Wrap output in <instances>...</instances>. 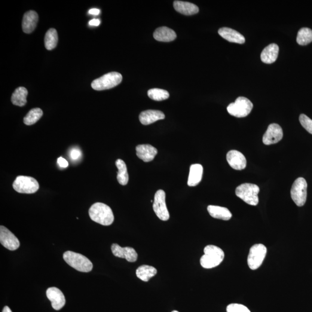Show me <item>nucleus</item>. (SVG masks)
Here are the masks:
<instances>
[{
	"label": "nucleus",
	"instance_id": "19",
	"mask_svg": "<svg viewBox=\"0 0 312 312\" xmlns=\"http://www.w3.org/2000/svg\"><path fill=\"white\" fill-rule=\"evenodd\" d=\"M38 21V15L36 12L30 11L24 15L22 21L23 32L27 34L32 33L35 30Z\"/></svg>",
	"mask_w": 312,
	"mask_h": 312
},
{
	"label": "nucleus",
	"instance_id": "31",
	"mask_svg": "<svg viewBox=\"0 0 312 312\" xmlns=\"http://www.w3.org/2000/svg\"><path fill=\"white\" fill-rule=\"evenodd\" d=\"M148 95L150 99L158 101V102L167 100L170 97V94L167 90L160 89V88L150 89L148 91Z\"/></svg>",
	"mask_w": 312,
	"mask_h": 312
},
{
	"label": "nucleus",
	"instance_id": "5",
	"mask_svg": "<svg viewBox=\"0 0 312 312\" xmlns=\"http://www.w3.org/2000/svg\"><path fill=\"white\" fill-rule=\"evenodd\" d=\"M122 79L123 77L120 73L109 72L102 77L95 79L91 83V87L94 90L97 91L110 89L120 84Z\"/></svg>",
	"mask_w": 312,
	"mask_h": 312
},
{
	"label": "nucleus",
	"instance_id": "29",
	"mask_svg": "<svg viewBox=\"0 0 312 312\" xmlns=\"http://www.w3.org/2000/svg\"><path fill=\"white\" fill-rule=\"evenodd\" d=\"M296 42L300 45L304 46L312 42V30L304 27L299 30L296 37Z\"/></svg>",
	"mask_w": 312,
	"mask_h": 312
},
{
	"label": "nucleus",
	"instance_id": "26",
	"mask_svg": "<svg viewBox=\"0 0 312 312\" xmlns=\"http://www.w3.org/2000/svg\"><path fill=\"white\" fill-rule=\"evenodd\" d=\"M28 91L25 87H19L17 88L12 94L11 102L15 105L23 106L27 103V96Z\"/></svg>",
	"mask_w": 312,
	"mask_h": 312
},
{
	"label": "nucleus",
	"instance_id": "14",
	"mask_svg": "<svg viewBox=\"0 0 312 312\" xmlns=\"http://www.w3.org/2000/svg\"><path fill=\"white\" fill-rule=\"evenodd\" d=\"M47 296L52 303L54 310L59 311L66 304V298L63 293L57 287H50L47 290Z\"/></svg>",
	"mask_w": 312,
	"mask_h": 312
},
{
	"label": "nucleus",
	"instance_id": "13",
	"mask_svg": "<svg viewBox=\"0 0 312 312\" xmlns=\"http://www.w3.org/2000/svg\"><path fill=\"white\" fill-rule=\"evenodd\" d=\"M113 255L119 258L125 259L128 262H136L138 254L135 249L130 247H122L118 244H113L111 246Z\"/></svg>",
	"mask_w": 312,
	"mask_h": 312
},
{
	"label": "nucleus",
	"instance_id": "23",
	"mask_svg": "<svg viewBox=\"0 0 312 312\" xmlns=\"http://www.w3.org/2000/svg\"><path fill=\"white\" fill-rule=\"evenodd\" d=\"M175 10L185 15H192L198 13L199 8L196 5L188 2L175 1L173 2Z\"/></svg>",
	"mask_w": 312,
	"mask_h": 312
},
{
	"label": "nucleus",
	"instance_id": "33",
	"mask_svg": "<svg viewBox=\"0 0 312 312\" xmlns=\"http://www.w3.org/2000/svg\"><path fill=\"white\" fill-rule=\"evenodd\" d=\"M227 312H250L249 309L241 304H231L227 307Z\"/></svg>",
	"mask_w": 312,
	"mask_h": 312
},
{
	"label": "nucleus",
	"instance_id": "12",
	"mask_svg": "<svg viewBox=\"0 0 312 312\" xmlns=\"http://www.w3.org/2000/svg\"><path fill=\"white\" fill-rule=\"evenodd\" d=\"M283 136L282 128L280 125L276 123L271 124L262 137V142L266 145L275 144L279 142Z\"/></svg>",
	"mask_w": 312,
	"mask_h": 312
},
{
	"label": "nucleus",
	"instance_id": "3",
	"mask_svg": "<svg viewBox=\"0 0 312 312\" xmlns=\"http://www.w3.org/2000/svg\"><path fill=\"white\" fill-rule=\"evenodd\" d=\"M63 259L67 264L78 271L89 272L92 270V263L81 254L67 251L64 253Z\"/></svg>",
	"mask_w": 312,
	"mask_h": 312
},
{
	"label": "nucleus",
	"instance_id": "17",
	"mask_svg": "<svg viewBox=\"0 0 312 312\" xmlns=\"http://www.w3.org/2000/svg\"><path fill=\"white\" fill-rule=\"evenodd\" d=\"M166 116L163 112L157 110H147L140 113L139 119L140 123L143 125H149L155 122L165 119Z\"/></svg>",
	"mask_w": 312,
	"mask_h": 312
},
{
	"label": "nucleus",
	"instance_id": "35",
	"mask_svg": "<svg viewBox=\"0 0 312 312\" xmlns=\"http://www.w3.org/2000/svg\"><path fill=\"white\" fill-rule=\"evenodd\" d=\"M57 163L59 164V166L62 168H67L69 166L68 161L62 157H60L57 159Z\"/></svg>",
	"mask_w": 312,
	"mask_h": 312
},
{
	"label": "nucleus",
	"instance_id": "28",
	"mask_svg": "<svg viewBox=\"0 0 312 312\" xmlns=\"http://www.w3.org/2000/svg\"><path fill=\"white\" fill-rule=\"evenodd\" d=\"M58 42V35L56 29H51L46 33L45 46L47 50L51 51L56 47Z\"/></svg>",
	"mask_w": 312,
	"mask_h": 312
},
{
	"label": "nucleus",
	"instance_id": "18",
	"mask_svg": "<svg viewBox=\"0 0 312 312\" xmlns=\"http://www.w3.org/2000/svg\"><path fill=\"white\" fill-rule=\"evenodd\" d=\"M218 33L222 38L229 42L240 44H243L245 42V38L244 36L236 30L228 28V27H223L219 30Z\"/></svg>",
	"mask_w": 312,
	"mask_h": 312
},
{
	"label": "nucleus",
	"instance_id": "16",
	"mask_svg": "<svg viewBox=\"0 0 312 312\" xmlns=\"http://www.w3.org/2000/svg\"><path fill=\"white\" fill-rule=\"evenodd\" d=\"M157 153V149L151 145H139L136 147L138 157L146 163L154 160Z\"/></svg>",
	"mask_w": 312,
	"mask_h": 312
},
{
	"label": "nucleus",
	"instance_id": "30",
	"mask_svg": "<svg viewBox=\"0 0 312 312\" xmlns=\"http://www.w3.org/2000/svg\"><path fill=\"white\" fill-rule=\"evenodd\" d=\"M43 112L40 108H34L29 112L24 118V123L27 125L35 124L40 119Z\"/></svg>",
	"mask_w": 312,
	"mask_h": 312
},
{
	"label": "nucleus",
	"instance_id": "7",
	"mask_svg": "<svg viewBox=\"0 0 312 312\" xmlns=\"http://www.w3.org/2000/svg\"><path fill=\"white\" fill-rule=\"evenodd\" d=\"M13 188L19 193L33 194L38 191L39 185L32 177L19 176L13 183Z\"/></svg>",
	"mask_w": 312,
	"mask_h": 312
},
{
	"label": "nucleus",
	"instance_id": "9",
	"mask_svg": "<svg viewBox=\"0 0 312 312\" xmlns=\"http://www.w3.org/2000/svg\"><path fill=\"white\" fill-rule=\"evenodd\" d=\"M267 252V247L262 244H256L251 247L247 258V264L251 270H256L261 265Z\"/></svg>",
	"mask_w": 312,
	"mask_h": 312
},
{
	"label": "nucleus",
	"instance_id": "21",
	"mask_svg": "<svg viewBox=\"0 0 312 312\" xmlns=\"http://www.w3.org/2000/svg\"><path fill=\"white\" fill-rule=\"evenodd\" d=\"M279 48L277 44H271L264 49L261 54V60L263 63L272 64L277 59Z\"/></svg>",
	"mask_w": 312,
	"mask_h": 312
},
{
	"label": "nucleus",
	"instance_id": "10",
	"mask_svg": "<svg viewBox=\"0 0 312 312\" xmlns=\"http://www.w3.org/2000/svg\"><path fill=\"white\" fill-rule=\"evenodd\" d=\"M166 196V192L163 190H159L156 192L153 204L156 215L163 221H167L170 218L167 207Z\"/></svg>",
	"mask_w": 312,
	"mask_h": 312
},
{
	"label": "nucleus",
	"instance_id": "32",
	"mask_svg": "<svg viewBox=\"0 0 312 312\" xmlns=\"http://www.w3.org/2000/svg\"><path fill=\"white\" fill-rule=\"evenodd\" d=\"M299 121L302 127L305 128L308 133L312 134V120L310 118L308 117L305 114H301L299 116Z\"/></svg>",
	"mask_w": 312,
	"mask_h": 312
},
{
	"label": "nucleus",
	"instance_id": "27",
	"mask_svg": "<svg viewBox=\"0 0 312 312\" xmlns=\"http://www.w3.org/2000/svg\"><path fill=\"white\" fill-rule=\"evenodd\" d=\"M115 164L118 170L117 175L118 182L121 185L125 186L127 185L129 177H128L126 164L121 159H118V160H116Z\"/></svg>",
	"mask_w": 312,
	"mask_h": 312
},
{
	"label": "nucleus",
	"instance_id": "2",
	"mask_svg": "<svg viewBox=\"0 0 312 312\" xmlns=\"http://www.w3.org/2000/svg\"><path fill=\"white\" fill-rule=\"evenodd\" d=\"M204 252V255L200 259V264L204 268H215L221 264L225 258V253L223 250L212 244L205 247Z\"/></svg>",
	"mask_w": 312,
	"mask_h": 312
},
{
	"label": "nucleus",
	"instance_id": "4",
	"mask_svg": "<svg viewBox=\"0 0 312 312\" xmlns=\"http://www.w3.org/2000/svg\"><path fill=\"white\" fill-rule=\"evenodd\" d=\"M259 186L252 183H243L235 190V194L238 197L253 206H256L259 204Z\"/></svg>",
	"mask_w": 312,
	"mask_h": 312
},
{
	"label": "nucleus",
	"instance_id": "22",
	"mask_svg": "<svg viewBox=\"0 0 312 312\" xmlns=\"http://www.w3.org/2000/svg\"><path fill=\"white\" fill-rule=\"evenodd\" d=\"M154 36L156 40L158 41L171 42L176 39V34L167 27H161L155 30Z\"/></svg>",
	"mask_w": 312,
	"mask_h": 312
},
{
	"label": "nucleus",
	"instance_id": "25",
	"mask_svg": "<svg viewBox=\"0 0 312 312\" xmlns=\"http://www.w3.org/2000/svg\"><path fill=\"white\" fill-rule=\"evenodd\" d=\"M157 273L156 269L152 266L143 265L138 268L136 271L137 277L143 281H148Z\"/></svg>",
	"mask_w": 312,
	"mask_h": 312
},
{
	"label": "nucleus",
	"instance_id": "6",
	"mask_svg": "<svg viewBox=\"0 0 312 312\" xmlns=\"http://www.w3.org/2000/svg\"><path fill=\"white\" fill-rule=\"evenodd\" d=\"M252 102L247 98L240 97L233 103H231L227 107L229 115L236 118H244L250 114L253 109Z\"/></svg>",
	"mask_w": 312,
	"mask_h": 312
},
{
	"label": "nucleus",
	"instance_id": "34",
	"mask_svg": "<svg viewBox=\"0 0 312 312\" xmlns=\"http://www.w3.org/2000/svg\"><path fill=\"white\" fill-rule=\"evenodd\" d=\"M82 152L78 148H73L69 152V157L73 161H77L81 158Z\"/></svg>",
	"mask_w": 312,
	"mask_h": 312
},
{
	"label": "nucleus",
	"instance_id": "8",
	"mask_svg": "<svg viewBox=\"0 0 312 312\" xmlns=\"http://www.w3.org/2000/svg\"><path fill=\"white\" fill-rule=\"evenodd\" d=\"M308 185L303 177H298L294 182L291 189L292 200L298 207L304 206L307 197Z\"/></svg>",
	"mask_w": 312,
	"mask_h": 312
},
{
	"label": "nucleus",
	"instance_id": "24",
	"mask_svg": "<svg viewBox=\"0 0 312 312\" xmlns=\"http://www.w3.org/2000/svg\"><path fill=\"white\" fill-rule=\"evenodd\" d=\"M208 212L213 218L223 220H229L232 218V214L227 208L215 206H209L207 208Z\"/></svg>",
	"mask_w": 312,
	"mask_h": 312
},
{
	"label": "nucleus",
	"instance_id": "20",
	"mask_svg": "<svg viewBox=\"0 0 312 312\" xmlns=\"http://www.w3.org/2000/svg\"><path fill=\"white\" fill-rule=\"evenodd\" d=\"M203 175V167L201 164H192L190 168L188 185L190 187H194L200 183Z\"/></svg>",
	"mask_w": 312,
	"mask_h": 312
},
{
	"label": "nucleus",
	"instance_id": "11",
	"mask_svg": "<svg viewBox=\"0 0 312 312\" xmlns=\"http://www.w3.org/2000/svg\"><path fill=\"white\" fill-rule=\"evenodd\" d=\"M0 243L8 250L14 251L19 248L20 242L15 235L7 228L0 227Z\"/></svg>",
	"mask_w": 312,
	"mask_h": 312
},
{
	"label": "nucleus",
	"instance_id": "37",
	"mask_svg": "<svg viewBox=\"0 0 312 312\" xmlns=\"http://www.w3.org/2000/svg\"><path fill=\"white\" fill-rule=\"evenodd\" d=\"M100 13V11L96 8L91 9V10L89 11V14L91 15H99Z\"/></svg>",
	"mask_w": 312,
	"mask_h": 312
},
{
	"label": "nucleus",
	"instance_id": "36",
	"mask_svg": "<svg viewBox=\"0 0 312 312\" xmlns=\"http://www.w3.org/2000/svg\"><path fill=\"white\" fill-rule=\"evenodd\" d=\"M100 23L101 21L99 19H94L91 20L88 24H89L90 26H98L100 25Z\"/></svg>",
	"mask_w": 312,
	"mask_h": 312
},
{
	"label": "nucleus",
	"instance_id": "15",
	"mask_svg": "<svg viewBox=\"0 0 312 312\" xmlns=\"http://www.w3.org/2000/svg\"><path fill=\"white\" fill-rule=\"evenodd\" d=\"M227 160L231 168L235 170H243L246 167V159L239 151L232 150L227 154Z\"/></svg>",
	"mask_w": 312,
	"mask_h": 312
},
{
	"label": "nucleus",
	"instance_id": "38",
	"mask_svg": "<svg viewBox=\"0 0 312 312\" xmlns=\"http://www.w3.org/2000/svg\"><path fill=\"white\" fill-rule=\"evenodd\" d=\"M2 312H12V311L11 310V309L7 307V306H5V307L3 309Z\"/></svg>",
	"mask_w": 312,
	"mask_h": 312
},
{
	"label": "nucleus",
	"instance_id": "1",
	"mask_svg": "<svg viewBox=\"0 0 312 312\" xmlns=\"http://www.w3.org/2000/svg\"><path fill=\"white\" fill-rule=\"evenodd\" d=\"M93 221L103 225H111L114 221V215L111 208L102 203H95L88 211Z\"/></svg>",
	"mask_w": 312,
	"mask_h": 312
},
{
	"label": "nucleus",
	"instance_id": "39",
	"mask_svg": "<svg viewBox=\"0 0 312 312\" xmlns=\"http://www.w3.org/2000/svg\"><path fill=\"white\" fill-rule=\"evenodd\" d=\"M173 312H177V311H174Z\"/></svg>",
	"mask_w": 312,
	"mask_h": 312
}]
</instances>
